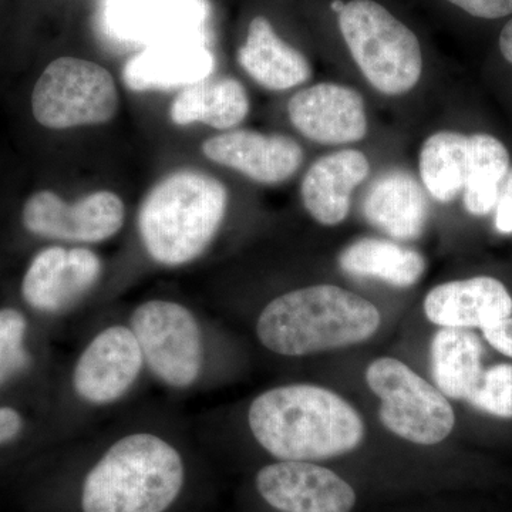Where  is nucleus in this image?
Segmentation results:
<instances>
[{
	"instance_id": "obj_1",
	"label": "nucleus",
	"mask_w": 512,
	"mask_h": 512,
	"mask_svg": "<svg viewBox=\"0 0 512 512\" xmlns=\"http://www.w3.org/2000/svg\"><path fill=\"white\" fill-rule=\"evenodd\" d=\"M248 424L259 446L279 461L328 460L356 450L365 439L355 407L316 384H286L259 394Z\"/></svg>"
},
{
	"instance_id": "obj_2",
	"label": "nucleus",
	"mask_w": 512,
	"mask_h": 512,
	"mask_svg": "<svg viewBox=\"0 0 512 512\" xmlns=\"http://www.w3.org/2000/svg\"><path fill=\"white\" fill-rule=\"evenodd\" d=\"M382 323L372 302L335 285H315L284 293L265 306L256 335L282 356H306L359 345Z\"/></svg>"
},
{
	"instance_id": "obj_3",
	"label": "nucleus",
	"mask_w": 512,
	"mask_h": 512,
	"mask_svg": "<svg viewBox=\"0 0 512 512\" xmlns=\"http://www.w3.org/2000/svg\"><path fill=\"white\" fill-rule=\"evenodd\" d=\"M227 187L195 170L158 181L141 202V244L156 264L178 268L200 258L217 237L228 210Z\"/></svg>"
},
{
	"instance_id": "obj_4",
	"label": "nucleus",
	"mask_w": 512,
	"mask_h": 512,
	"mask_svg": "<svg viewBox=\"0 0 512 512\" xmlns=\"http://www.w3.org/2000/svg\"><path fill=\"white\" fill-rule=\"evenodd\" d=\"M183 457L156 434L133 433L113 444L83 484V512H165L184 485Z\"/></svg>"
},
{
	"instance_id": "obj_5",
	"label": "nucleus",
	"mask_w": 512,
	"mask_h": 512,
	"mask_svg": "<svg viewBox=\"0 0 512 512\" xmlns=\"http://www.w3.org/2000/svg\"><path fill=\"white\" fill-rule=\"evenodd\" d=\"M350 55L377 92L402 96L419 83L423 55L419 39L375 0H350L338 15Z\"/></svg>"
},
{
	"instance_id": "obj_6",
	"label": "nucleus",
	"mask_w": 512,
	"mask_h": 512,
	"mask_svg": "<svg viewBox=\"0 0 512 512\" xmlns=\"http://www.w3.org/2000/svg\"><path fill=\"white\" fill-rule=\"evenodd\" d=\"M119 106V89L109 70L72 56L47 64L30 94L33 119L52 131L109 123Z\"/></svg>"
},
{
	"instance_id": "obj_7",
	"label": "nucleus",
	"mask_w": 512,
	"mask_h": 512,
	"mask_svg": "<svg viewBox=\"0 0 512 512\" xmlns=\"http://www.w3.org/2000/svg\"><path fill=\"white\" fill-rule=\"evenodd\" d=\"M366 383L382 400L383 426L400 439L434 446L453 431L456 414L447 397L402 360L376 359L366 369Z\"/></svg>"
},
{
	"instance_id": "obj_8",
	"label": "nucleus",
	"mask_w": 512,
	"mask_h": 512,
	"mask_svg": "<svg viewBox=\"0 0 512 512\" xmlns=\"http://www.w3.org/2000/svg\"><path fill=\"white\" fill-rule=\"evenodd\" d=\"M144 363L160 382L187 389L202 369L200 325L181 303L153 299L138 305L130 319Z\"/></svg>"
},
{
	"instance_id": "obj_9",
	"label": "nucleus",
	"mask_w": 512,
	"mask_h": 512,
	"mask_svg": "<svg viewBox=\"0 0 512 512\" xmlns=\"http://www.w3.org/2000/svg\"><path fill=\"white\" fill-rule=\"evenodd\" d=\"M126 220V207L113 191H94L80 200L64 201L52 190L33 192L22 208L29 234L72 244H100L116 237Z\"/></svg>"
},
{
	"instance_id": "obj_10",
	"label": "nucleus",
	"mask_w": 512,
	"mask_h": 512,
	"mask_svg": "<svg viewBox=\"0 0 512 512\" xmlns=\"http://www.w3.org/2000/svg\"><path fill=\"white\" fill-rule=\"evenodd\" d=\"M144 357L130 326H110L84 348L73 370V389L83 402L107 406L126 396L143 370Z\"/></svg>"
},
{
	"instance_id": "obj_11",
	"label": "nucleus",
	"mask_w": 512,
	"mask_h": 512,
	"mask_svg": "<svg viewBox=\"0 0 512 512\" xmlns=\"http://www.w3.org/2000/svg\"><path fill=\"white\" fill-rule=\"evenodd\" d=\"M259 495L279 512H350L356 493L335 471L311 461H278L256 474Z\"/></svg>"
},
{
	"instance_id": "obj_12",
	"label": "nucleus",
	"mask_w": 512,
	"mask_h": 512,
	"mask_svg": "<svg viewBox=\"0 0 512 512\" xmlns=\"http://www.w3.org/2000/svg\"><path fill=\"white\" fill-rule=\"evenodd\" d=\"M101 274L103 262L92 249L53 245L33 256L23 276L22 296L36 311H66L92 291Z\"/></svg>"
},
{
	"instance_id": "obj_13",
	"label": "nucleus",
	"mask_w": 512,
	"mask_h": 512,
	"mask_svg": "<svg viewBox=\"0 0 512 512\" xmlns=\"http://www.w3.org/2000/svg\"><path fill=\"white\" fill-rule=\"evenodd\" d=\"M292 126L313 143L345 146L367 134L362 94L338 83H318L293 94L288 103Z\"/></svg>"
},
{
	"instance_id": "obj_14",
	"label": "nucleus",
	"mask_w": 512,
	"mask_h": 512,
	"mask_svg": "<svg viewBox=\"0 0 512 512\" xmlns=\"http://www.w3.org/2000/svg\"><path fill=\"white\" fill-rule=\"evenodd\" d=\"M202 154L212 163L264 185L285 183L303 163L298 141L254 130H229L208 138L202 144Z\"/></svg>"
},
{
	"instance_id": "obj_15",
	"label": "nucleus",
	"mask_w": 512,
	"mask_h": 512,
	"mask_svg": "<svg viewBox=\"0 0 512 512\" xmlns=\"http://www.w3.org/2000/svg\"><path fill=\"white\" fill-rule=\"evenodd\" d=\"M423 306L427 319L441 328L484 329L512 315V296L498 279L476 276L437 285Z\"/></svg>"
},
{
	"instance_id": "obj_16",
	"label": "nucleus",
	"mask_w": 512,
	"mask_h": 512,
	"mask_svg": "<svg viewBox=\"0 0 512 512\" xmlns=\"http://www.w3.org/2000/svg\"><path fill=\"white\" fill-rule=\"evenodd\" d=\"M369 174V160L359 150L346 148L319 158L303 177V207L325 227L342 224L348 218L353 191Z\"/></svg>"
},
{
	"instance_id": "obj_17",
	"label": "nucleus",
	"mask_w": 512,
	"mask_h": 512,
	"mask_svg": "<svg viewBox=\"0 0 512 512\" xmlns=\"http://www.w3.org/2000/svg\"><path fill=\"white\" fill-rule=\"evenodd\" d=\"M362 210L370 225L399 241L419 238L430 215L426 190L403 170L377 177L363 198Z\"/></svg>"
},
{
	"instance_id": "obj_18",
	"label": "nucleus",
	"mask_w": 512,
	"mask_h": 512,
	"mask_svg": "<svg viewBox=\"0 0 512 512\" xmlns=\"http://www.w3.org/2000/svg\"><path fill=\"white\" fill-rule=\"evenodd\" d=\"M214 66V56L207 47L184 43L157 45L128 60L123 80L131 92L184 89L208 79Z\"/></svg>"
},
{
	"instance_id": "obj_19",
	"label": "nucleus",
	"mask_w": 512,
	"mask_h": 512,
	"mask_svg": "<svg viewBox=\"0 0 512 512\" xmlns=\"http://www.w3.org/2000/svg\"><path fill=\"white\" fill-rule=\"evenodd\" d=\"M238 62L255 83L272 92L295 89L312 77L308 59L282 40L265 16H256L249 25Z\"/></svg>"
},
{
	"instance_id": "obj_20",
	"label": "nucleus",
	"mask_w": 512,
	"mask_h": 512,
	"mask_svg": "<svg viewBox=\"0 0 512 512\" xmlns=\"http://www.w3.org/2000/svg\"><path fill=\"white\" fill-rule=\"evenodd\" d=\"M251 109L244 84L232 77L202 80L178 92L171 103L170 119L175 126L204 124L215 130H234Z\"/></svg>"
},
{
	"instance_id": "obj_21",
	"label": "nucleus",
	"mask_w": 512,
	"mask_h": 512,
	"mask_svg": "<svg viewBox=\"0 0 512 512\" xmlns=\"http://www.w3.org/2000/svg\"><path fill=\"white\" fill-rule=\"evenodd\" d=\"M483 353V343L476 333L441 328L430 345L434 386L448 399L467 400L483 376Z\"/></svg>"
},
{
	"instance_id": "obj_22",
	"label": "nucleus",
	"mask_w": 512,
	"mask_h": 512,
	"mask_svg": "<svg viewBox=\"0 0 512 512\" xmlns=\"http://www.w3.org/2000/svg\"><path fill=\"white\" fill-rule=\"evenodd\" d=\"M339 266L345 274L357 278H376L396 288H410L426 271V259L396 242L363 238L340 254Z\"/></svg>"
},
{
	"instance_id": "obj_23",
	"label": "nucleus",
	"mask_w": 512,
	"mask_h": 512,
	"mask_svg": "<svg viewBox=\"0 0 512 512\" xmlns=\"http://www.w3.org/2000/svg\"><path fill=\"white\" fill-rule=\"evenodd\" d=\"M419 168L424 190L434 200H456L467 183L470 137L450 130L431 134L421 147Z\"/></svg>"
},
{
	"instance_id": "obj_24",
	"label": "nucleus",
	"mask_w": 512,
	"mask_h": 512,
	"mask_svg": "<svg viewBox=\"0 0 512 512\" xmlns=\"http://www.w3.org/2000/svg\"><path fill=\"white\" fill-rule=\"evenodd\" d=\"M510 161L507 147L498 138L485 133L470 136V168L463 201L471 215L487 217L495 210Z\"/></svg>"
},
{
	"instance_id": "obj_25",
	"label": "nucleus",
	"mask_w": 512,
	"mask_h": 512,
	"mask_svg": "<svg viewBox=\"0 0 512 512\" xmlns=\"http://www.w3.org/2000/svg\"><path fill=\"white\" fill-rule=\"evenodd\" d=\"M28 322L18 309H0V387L29 365L25 336Z\"/></svg>"
},
{
	"instance_id": "obj_26",
	"label": "nucleus",
	"mask_w": 512,
	"mask_h": 512,
	"mask_svg": "<svg viewBox=\"0 0 512 512\" xmlns=\"http://www.w3.org/2000/svg\"><path fill=\"white\" fill-rule=\"evenodd\" d=\"M467 402L480 412L512 419V365L500 363L484 370Z\"/></svg>"
},
{
	"instance_id": "obj_27",
	"label": "nucleus",
	"mask_w": 512,
	"mask_h": 512,
	"mask_svg": "<svg viewBox=\"0 0 512 512\" xmlns=\"http://www.w3.org/2000/svg\"><path fill=\"white\" fill-rule=\"evenodd\" d=\"M474 19L500 20L512 16V0H447Z\"/></svg>"
},
{
	"instance_id": "obj_28",
	"label": "nucleus",
	"mask_w": 512,
	"mask_h": 512,
	"mask_svg": "<svg viewBox=\"0 0 512 512\" xmlns=\"http://www.w3.org/2000/svg\"><path fill=\"white\" fill-rule=\"evenodd\" d=\"M495 228L501 234H512V170L505 177L495 205Z\"/></svg>"
},
{
	"instance_id": "obj_29",
	"label": "nucleus",
	"mask_w": 512,
	"mask_h": 512,
	"mask_svg": "<svg viewBox=\"0 0 512 512\" xmlns=\"http://www.w3.org/2000/svg\"><path fill=\"white\" fill-rule=\"evenodd\" d=\"M483 330L485 340L498 352L512 357V318H504Z\"/></svg>"
},
{
	"instance_id": "obj_30",
	"label": "nucleus",
	"mask_w": 512,
	"mask_h": 512,
	"mask_svg": "<svg viewBox=\"0 0 512 512\" xmlns=\"http://www.w3.org/2000/svg\"><path fill=\"white\" fill-rule=\"evenodd\" d=\"M23 429L22 416L12 407H0V444L9 443Z\"/></svg>"
},
{
	"instance_id": "obj_31",
	"label": "nucleus",
	"mask_w": 512,
	"mask_h": 512,
	"mask_svg": "<svg viewBox=\"0 0 512 512\" xmlns=\"http://www.w3.org/2000/svg\"><path fill=\"white\" fill-rule=\"evenodd\" d=\"M498 50L505 62L512 66V18L501 29L500 36H498Z\"/></svg>"
},
{
	"instance_id": "obj_32",
	"label": "nucleus",
	"mask_w": 512,
	"mask_h": 512,
	"mask_svg": "<svg viewBox=\"0 0 512 512\" xmlns=\"http://www.w3.org/2000/svg\"><path fill=\"white\" fill-rule=\"evenodd\" d=\"M346 3L342 2V0H333L332 5H330V8H332L333 12L336 13V15H339L340 12H342L343 8H345Z\"/></svg>"
}]
</instances>
